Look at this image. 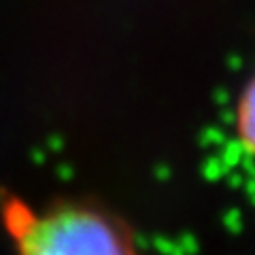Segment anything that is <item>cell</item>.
<instances>
[{
	"label": "cell",
	"mask_w": 255,
	"mask_h": 255,
	"mask_svg": "<svg viewBox=\"0 0 255 255\" xmlns=\"http://www.w3.org/2000/svg\"><path fill=\"white\" fill-rule=\"evenodd\" d=\"M15 255H140L117 217L96 204L62 202L43 211L26 202L2 204Z\"/></svg>",
	"instance_id": "obj_1"
},
{
	"label": "cell",
	"mask_w": 255,
	"mask_h": 255,
	"mask_svg": "<svg viewBox=\"0 0 255 255\" xmlns=\"http://www.w3.org/2000/svg\"><path fill=\"white\" fill-rule=\"evenodd\" d=\"M234 136L241 151L255 162V70L243 83L234 102Z\"/></svg>",
	"instance_id": "obj_2"
}]
</instances>
